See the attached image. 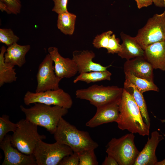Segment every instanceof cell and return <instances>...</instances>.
Listing matches in <instances>:
<instances>
[{
	"mask_svg": "<svg viewBox=\"0 0 165 165\" xmlns=\"http://www.w3.org/2000/svg\"><path fill=\"white\" fill-rule=\"evenodd\" d=\"M6 51V47L2 46L0 53V87L5 83L15 82L17 78L14 66L5 61L4 55Z\"/></svg>",
	"mask_w": 165,
	"mask_h": 165,
	"instance_id": "obj_21",
	"label": "cell"
},
{
	"mask_svg": "<svg viewBox=\"0 0 165 165\" xmlns=\"http://www.w3.org/2000/svg\"><path fill=\"white\" fill-rule=\"evenodd\" d=\"M153 68L144 57H137L127 60L124 65V73L153 82Z\"/></svg>",
	"mask_w": 165,
	"mask_h": 165,
	"instance_id": "obj_14",
	"label": "cell"
},
{
	"mask_svg": "<svg viewBox=\"0 0 165 165\" xmlns=\"http://www.w3.org/2000/svg\"><path fill=\"white\" fill-rule=\"evenodd\" d=\"M134 138L130 133L119 138H112L107 145L106 152L119 165H134L140 152L135 145Z\"/></svg>",
	"mask_w": 165,
	"mask_h": 165,
	"instance_id": "obj_6",
	"label": "cell"
},
{
	"mask_svg": "<svg viewBox=\"0 0 165 165\" xmlns=\"http://www.w3.org/2000/svg\"><path fill=\"white\" fill-rule=\"evenodd\" d=\"M138 8L140 9L143 7H147L152 4V0H135Z\"/></svg>",
	"mask_w": 165,
	"mask_h": 165,
	"instance_id": "obj_33",
	"label": "cell"
},
{
	"mask_svg": "<svg viewBox=\"0 0 165 165\" xmlns=\"http://www.w3.org/2000/svg\"><path fill=\"white\" fill-rule=\"evenodd\" d=\"M163 1H164V4H165V0H163Z\"/></svg>",
	"mask_w": 165,
	"mask_h": 165,
	"instance_id": "obj_36",
	"label": "cell"
},
{
	"mask_svg": "<svg viewBox=\"0 0 165 165\" xmlns=\"http://www.w3.org/2000/svg\"><path fill=\"white\" fill-rule=\"evenodd\" d=\"M30 48L29 45H20L17 43L8 46L4 55L5 62L21 67L26 63L25 56Z\"/></svg>",
	"mask_w": 165,
	"mask_h": 165,
	"instance_id": "obj_19",
	"label": "cell"
},
{
	"mask_svg": "<svg viewBox=\"0 0 165 165\" xmlns=\"http://www.w3.org/2000/svg\"><path fill=\"white\" fill-rule=\"evenodd\" d=\"M94 150H87L79 153V165H97L98 162Z\"/></svg>",
	"mask_w": 165,
	"mask_h": 165,
	"instance_id": "obj_27",
	"label": "cell"
},
{
	"mask_svg": "<svg viewBox=\"0 0 165 165\" xmlns=\"http://www.w3.org/2000/svg\"><path fill=\"white\" fill-rule=\"evenodd\" d=\"M112 73L107 70L103 71H91L79 74L73 80L74 83L79 81L87 84L107 80L110 81Z\"/></svg>",
	"mask_w": 165,
	"mask_h": 165,
	"instance_id": "obj_23",
	"label": "cell"
},
{
	"mask_svg": "<svg viewBox=\"0 0 165 165\" xmlns=\"http://www.w3.org/2000/svg\"><path fill=\"white\" fill-rule=\"evenodd\" d=\"M58 14V28L65 35H73L75 30L76 15L68 11Z\"/></svg>",
	"mask_w": 165,
	"mask_h": 165,
	"instance_id": "obj_22",
	"label": "cell"
},
{
	"mask_svg": "<svg viewBox=\"0 0 165 165\" xmlns=\"http://www.w3.org/2000/svg\"><path fill=\"white\" fill-rule=\"evenodd\" d=\"M119 102L97 108L95 115L86 123V125L89 127L94 128L104 124L116 122L119 114Z\"/></svg>",
	"mask_w": 165,
	"mask_h": 165,
	"instance_id": "obj_13",
	"label": "cell"
},
{
	"mask_svg": "<svg viewBox=\"0 0 165 165\" xmlns=\"http://www.w3.org/2000/svg\"><path fill=\"white\" fill-rule=\"evenodd\" d=\"M50 55L54 63V72L56 75L62 78H70L78 72L76 63L72 59L64 58L59 53L58 49L55 47H50L48 49Z\"/></svg>",
	"mask_w": 165,
	"mask_h": 165,
	"instance_id": "obj_12",
	"label": "cell"
},
{
	"mask_svg": "<svg viewBox=\"0 0 165 165\" xmlns=\"http://www.w3.org/2000/svg\"><path fill=\"white\" fill-rule=\"evenodd\" d=\"M56 141L70 147L74 152L79 153L87 150H95L98 146L86 131L79 130L61 118L54 133Z\"/></svg>",
	"mask_w": 165,
	"mask_h": 165,
	"instance_id": "obj_2",
	"label": "cell"
},
{
	"mask_svg": "<svg viewBox=\"0 0 165 165\" xmlns=\"http://www.w3.org/2000/svg\"><path fill=\"white\" fill-rule=\"evenodd\" d=\"M34 104L28 108L20 106V110L25 114V119L38 126L45 128L50 134H54L60 119L67 114L68 109L41 103Z\"/></svg>",
	"mask_w": 165,
	"mask_h": 165,
	"instance_id": "obj_3",
	"label": "cell"
},
{
	"mask_svg": "<svg viewBox=\"0 0 165 165\" xmlns=\"http://www.w3.org/2000/svg\"><path fill=\"white\" fill-rule=\"evenodd\" d=\"M124 73L125 80L124 83V88H128L130 86H133L142 94L149 91H159L158 88L154 82L136 77L130 73Z\"/></svg>",
	"mask_w": 165,
	"mask_h": 165,
	"instance_id": "obj_20",
	"label": "cell"
},
{
	"mask_svg": "<svg viewBox=\"0 0 165 165\" xmlns=\"http://www.w3.org/2000/svg\"><path fill=\"white\" fill-rule=\"evenodd\" d=\"M74 153L69 146L57 141L53 144L39 141L33 152L37 165H59L65 156Z\"/></svg>",
	"mask_w": 165,
	"mask_h": 165,
	"instance_id": "obj_8",
	"label": "cell"
},
{
	"mask_svg": "<svg viewBox=\"0 0 165 165\" xmlns=\"http://www.w3.org/2000/svg\"><path fill=\"white\" fill-rule=\"evenodd\" d=\"M54 6L52 11L57 14L68 11L67 6L68 0H52Z\"/></svg>",
	"mask_w": 165,
	"mask_h": 165,
	"instance_id": "obj_32",
	"label": "cell"
},
{
	"mask_svg": "<svg viewBox=\"0 0 165 165\" xmlns=\"http://www.w3.org/2000/svg\"><path fill=\"white\" fill-rule=\"evenodd\" d=\"M17 127L11 137L12 145L26 155L33 154L37 143L46 138L38 131V126L26 119H20L16 123Z\"/></svg>",
	"mask_w": 165,
	"mask_h": 165,
	"instance_id": "obj_4",
	"label": "cell"
},
{
	"mask_svg": "<svg viewBox=\"0 0 165 165\" xmlns=\"http://www.w3.org/2000/svg\"><path fill=\"white\" fill-rule=\"evenodd\" d=\"M19 2H21L20 0H17Z\"/></svg>",
	"mask_w": 165,
	"mask_h": 165,
	"instance_id": "obj_37",
	"label": "cell"
},
{
	"mask_svg": "<svg viewBox=\"0 0 165 165\" xmlns=\"http://www.w3.org/2000/svg\"><path fill=\"white\" fill-rule=\"evenodd\" d=\"M128 88L132 90L130 92L127 91L133 96L139 107L144 122L150 127V119L143 94L139 91L134 86H131Z\"/></svg>",
	"mask_w": 165,
	"mask_h": 165,
	"instance_id": "obj_24",
	"label": "cell"
},
{
	"mask_svg": "<svg viewBox=\"0 0 165 165\" xmlns=\"http://www.w3.org/2000/svg\"><path fill=\"white\" fill-rule=\"evenodd\" d=\"M144 50V57L154 69L165 71V40L150 45Z\"/></svg>",
	"mask_w": 165,
	"mask_h": 165,
	"instance_id": "obj_17",
	"label": "cell"
},
{
	"mask_svg": "<svg viewBox=\"0 0 165 165\" xmlns=\"http://www.w3.org/2000/svg\"><path fill=\"white\" fill-rule=\"evenodd\" d=\"M24 101L27 105L38 103L68 109L71 108L73 103L70 95L61 88L38 93L28 91L24 95Z\"/></svg>",
	"mask_w": 165,
	"mask_h": 165,
	"instance_id": "obj_9",
	"label": "cell"
},
{
	"mask_svg": "<svg viewBox=\"0 0 165 165\" xmlns=\"http://www.w3.org/2000/svg\"><path fill=\"white\" fill-rule=\"evenodd\" d=\"M53 62L48 53L39 64L36 76L37 84L35 92L60 88L59 83L62 78L56 75Z\"/></svg>",
	"mask_w": 165,
	"mask_h": 165,
	"instance_id": "obj_10",
	"label": "cell"
},
{
	"mask_svg": "<svg viewBox=\"0 0 165 165\" xmlns=\"http://www.w3.org/2000/svg\"><path fill=\"white\" fill-rule=\"evenodd\" d=\"M120 40L116 38L115 34L110 36L108 45L107 48L108 53H118L121 50V45L119 44Z\"/></svg>",
	"mask_w": 165,
	"mask_h": 165,
	"instance_id": "obj_30",
	"label": "cell"
},
{
	"mask_svg": "<svg viewBox=\"0 0 165 165\" xmlns=\"http://www.w3.org/2000/svg\"><path fill=\"white\" fill-rule=\"evenodd\" d=\"M135 37L144 50L150 45L165 40V10L149 19Z\"/></svg>",
	"mask_w": 165,
	"mask_h": 165,
	"instance_id": "obj_7",
	"label": "cell"
},
{
	"mask_svg": "<svg viewBox=\"0 0 165 165\" xmlns=\"http://www.w3.org/2000/svg\"><path fill=\"white\" fill-rule=\"evenodd\" d=\"M102 165H119L116 160L112 156L108 155L102 163Z\"/></svg>",
	"mask_w": 165,
	"mask_h": 165,
	"instance_id": "obj_34",
	"label": "cell"
},
{
	"mask_svg": "<svg viewBox=\"0 0 165 165\" xmlns=\"http://www.w3.org/2000/svg\"><path fill=\"white\" fill-rule=\"evenodd\" d=\"M119 107V114L116 122L119 129L142 136L149 135L150 127L144 122L133 96L124 88Z\"/></svg>",
	"mask_w": 165,
	"mask_h": 165,
	"instance_id": "obj_1",
	"label": "cell"
},
{
	"mask_svg": "<svg viewBox=\"0 0 165 165\" xmlns=\"http://www.w3.org/2000/svg\"><path fill=\"white\" fill-rule=\"evenodd\" d=\"M17 127V123L10 121L8 115H3L0 117V142L3 140L8 132L10 131L14 132Z\"/></svg>",
	"mask_w": 165,
	"mask_h": 165,
	"instance_id": "obj_25",
	"label": "cell"
},
{
	"mask_svg": "<svg viewBox=\"0 0 165 165\" xmlns=\"http://www.w3.org/2000/svg\"><path fill=\"white\" fill-rule=\"evenodd\" d=\"M123 88L116 86L94 84L86 89L76 90L77 98L87 100L96 108L120 101Z\"/></svg>",
	"mask_w": 165,
	"mask_h": 165,
	"instance_id": "obj_5",
	"label": "cell"
},
{
	"mask_svg": "<svg viewBox=\"0 0 165 165\" xmlns=\"http://www.w3.org/2000/svg\"><path fill=\"white\" fill-rule=\"evenodd\" d=\"M112 34L113 32L110 30L97 35L93 42L94 47L97 49L105 48L107 49L110 36Z\"/></svg>",
	"mask_w": 165,
	"mask_h": 165,
	"instance_id": "obj_29",
	"label": "cell"
},
{
	"mask_svg": "<svg viewBox=\"0 0 165 165\" xmlns=\"http://www.w3.org/2000/svg\"><path fill=\"white\" fill-rule=\"evenodd\" d=\"M123 42L121 50L117 53L122 58L129 60L137 57H144V50L137 42L135 37L123 32L120 33Z\"/></svg>",
	"mask_w": 165,
	"mask_h": 165,
	"instance_id": "obj_18",
	"label": "cell"
},
{
	"mask_svg": "<svg viewBox=\"0 0 165 165\" xmlns=\"http://www.w3.org/2000/svg\"><path fill=\"white\" fill-rule=\"evenodd\" d=\"M153 2L156 6L160 7H165L163 0H152Z\"/></svg>",
	"mask_w": 165,
	"mask_h": 165,
	"instance_id": "obj_35",
	"label": "cell"
},
{
	"mask_svg": "<svg viewBox=\"0 0 165 165\" xmlns=\"http://www.w3.org/2000/svg\"><path fill=\"white\" fill-rule=\"evenodd\" d=\"M21 2L17 0H0V9L8 14L15 15L19 13L21 11Z\"/></svg>",
	"mask_w": 165,
	"mask_h": 165,
	"instance_id": "obj_26",
	"label": "cell"
},
{
	"mask_svg": "<svg viewBox=\"0 0 165 165\" xmlns=\"http://www.w3.org/2000/svg\"><path fill=\"white\" fill-rule=\"evenodd\" d=\"M79 156L78 153H73L64 157L59 165H79Z\"/></svg>",
	"mask_w": 165,
	"mask_h": 165,
	"instance_id": "obj_31",
	"label": "cell"
},
{
	"mask_svg": "<svg viewBox=\"0 0 165 165\" xmlns=\"http://www.w3.org/2000/svg\"><path fill=\"white\" fill-rule=\"evenodd\" d=\"M19 38L10 28L0 29V42L9 46L16 43Z\"/></svg>",
	"mask_w": 165,
	"mask_h": 165,
	"instance_id": "obj_28",
	"label": "cell"
},
{
	"mask_svg": "<svg viewBox=\"0 0 165 165\" xmlns=\"http://www.w3.org/2000/svg\"><path fill=\"white\" fill-rule=\"evenodd\" d=\"M72 59L76 63L79 74L91 71H105L111 65L105 67L93 62V60L95 55L92 50H75L72 53Z\"/></svg>",
	"mask_w": 165,
	"mask_h": 165,
	"instance_id": "obj_16",
	"label": "cell"
},
{
	"mask_svg": "<svg viewBox=\"0 0 165 165\" xmlns=\"http://www.w3.org/2000/svg\"><path fill=\"white\" fill-rule=\"evenodd\" d=\"M163 139L157 131L152 132L151 138H148L143 149L140 152L134 165H156L158 162L156 155V148Z\"/></svg>",
	"mask_w": 165,
	"mask_h": 165,
	"instance_id": "obj_15",
	"label": "cell"
},
{
	"mask_svg": "<svg viewBox=\"0 0 165 165\" xmlns=\"http://www.w3.org/2000/svg\"><path fill=\"white\" fill-rule=\"evenodd\" d=\"M11 137L6 134L0 142V148L4 154L2 165H37L33 154H24L12 145Z\"/></svg>",
	"mask_w": 165,
	"mask_h": 165,
	"instance_id": "obj_11",
	"label": "cell"
}]
</instances>
